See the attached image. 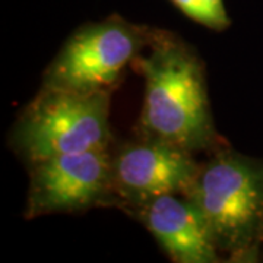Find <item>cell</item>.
<instances>
[{
	"label": "cell",
	"instance_id": "cell-2",
	"mask_svg": "<svg viewBox=\"0 0 263 263\" xmlns=\"http://www.w3.org/2000/svg\"><path fill=\"white\" fill-rule=\"evenodd\" d=\"M186 196L206 221L218 250L233 257L256 253L263 240V165L222 154L205 167Z\"/></svg>",
	"mask_w": 263,
	"mask_h": 263
},
{
	"label": "cell",
	"instance_id": "cell-5",
	"mask_svg": "<svg viewBox=\"0 0 263 263\" xmlns=\"http://www.w3.org/2000/svg\"><path fill=\"white\" fill-rule=\"evenodd\" d=\"M32 164L31 215L85 209L98 203L111 189L113 158L107 148L56 155Z\"/></svg>",
	"mask_w": 263,
	"mask_h": 263
},
{
	"label": "cell",
	"instance_id": "cell-3",
	"mask_svg": "<svg viewBox=\"0 0 263 263\" xmlns=\"http://www.w3.org/2000/svg\"><path fill=\"white\" fill-rule=\"evenodd\" d=\"M108 91L47 88L21 119L15 142L31 162L56 155L104 149L110 139Z\"/></svg>",
	"mask_w": 263,
	"mask_h": 263
},
{
	"label": "cell",
	"instance_id": "cell-6",
	"mask_svg": "<svg viewBox=\"0 0 263 263\" xmlns=\"http://www.w3.org/2000/svg\"><path fill=\"white\" fill-rule=\"evenodd\" d=\"M199 171L190 151L151 138L132 143L114 157L111 189L141 206L164 195H186Z\"/></svg>",
	"mask_w": 263,
	"mask_h": 263
},
{
	"label": "cell",
	"instance_id": "cell-8",
	"mask_svg": "<svg viewBox=\"0 0 263 263\" xmlns=\"http://www.w3.org/2000/svg\"><path fill=\"white\" fill-rule=\"evenodd\" d=\"M173 2L192 19H195L206 27L219 28L216 19L211 13V10L208 9L203 0H173Z\"/></svg>",
	"mask_w": 263,
	"mask_h": 263
},
{
	"label": "cell",
	"instance_id": "cell-1",
	"mask_svg": "<svg viewBox=\"0 0 263 263\" xmlns=\"http://www.w3.org/2000/svg\"><path fill=\"white\" fill-rule=\"evenodd\" d=\"M145 103L142 123L152 139L193 152L214 139V127L200 66L173 41H158L142 60Z\"/></svg>",
	"mask_w": 263,
	"mask_h": 263
},
{
	"label": "cell",
	"instance_id": "cell-7",
	"mask_svg": "<svg viewBox=\"0 0 263 263\" xmlns=\"http://www.w3.org/2000/svg\"><path fill=\"white\" fill-rule=\"evenodd\" d=\"M139 211L143 224L174 262H218V247L206 221L186 195L155 197Z\"/></svg>",
	"mask_w": 263,
	"mask_h": 263
},
{
	"label": "cell",
	"instance_id": "cell-4",
	"mask_svg": "<svg viewBox=\"0 0 263 263\" xmlns=\"http://www.w3.org/2000/svg\"><path fill=\"white\" fill-rule=\"evenodd\" d=\"M142 34L124 22L107 21L70 38L47 72L46 86L75 92L108 88L141 48Z\"/></svg>",
	"mask_w": 263,
	"mask_h": 263
},
{
	"label": "cell",
	"instance_id": "cell-9",
	"mask_svg": "<svg viewBox=\"0 0 263 263\" xmlns=\"http://www.w3.org/2000/svg\"><path fill=\"white\" fill-rule=\"evenodd\" d=\"M205 5L208 6V9L211 10V13L214 15V18L218 22V27H226L228 24V18H227L226 8H224V3L222 0H203Z\"/></svg>",
	"mask_w": 263,
	"mask_h": 263
}]
</instances>
